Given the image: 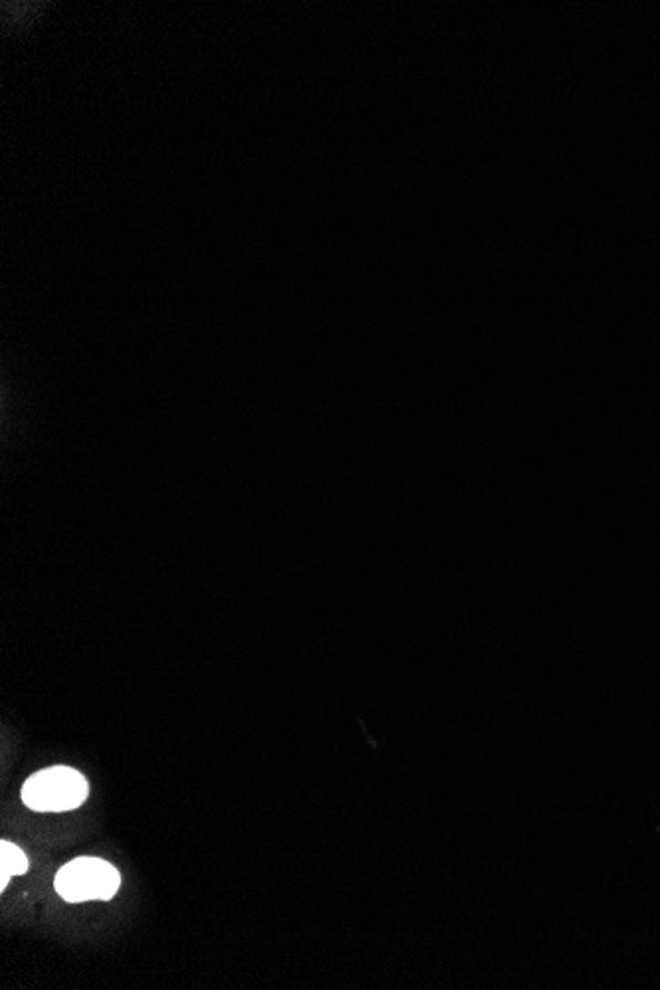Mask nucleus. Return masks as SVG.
<instances>
[{"label":"nucleus","instance_id":"2","mask_svg":"<svg viewBox=\"0 0 660 990\" xmlns=\"http://www.w3.org/2000/svg\"><path fill=\"white\" fill-rule=\"evenodd\" d=\"M54 885L69 904L107 902L119 892L121 874L107 860L81 856L60 868Z\"/></svg>","mask_w":660,"mask_h":990},{"label":"nucleus","instance_id":"1","mask_svg":"<svg viewBox=\"0 0 660 990\" xmlns=\"http://www.w3.org/2000/svg\"><path fill=\"white\" fill-rule=\"evenodd\" d=\"M89 783L79 771L54 765L42 769L22 785V803L36 813H66L86 803Z\"/></svg>","mask_w":660,"mask_h":990},{"label":"nucleus","instance_id":"3","mask_svg":"<svg viewBox=\"0 0 660 990\" xmlns=\"http://www.w3.org/2000/svg\"><path fill=\"white\" fill-rule=\"evenodd\" d=\"M28 868H30V860L25 852H22L16 844L3 840V843H0V890H6L10 878L20 876V874H26Z\"/></svg>","mask_w":660,"mask_h":990}]
</instances>
